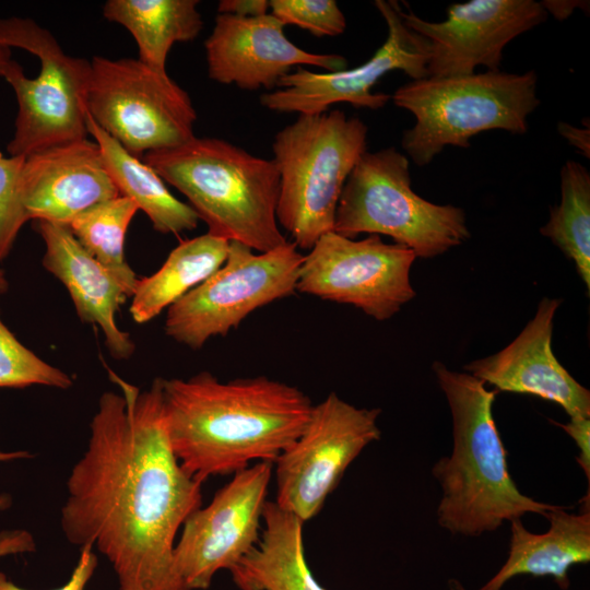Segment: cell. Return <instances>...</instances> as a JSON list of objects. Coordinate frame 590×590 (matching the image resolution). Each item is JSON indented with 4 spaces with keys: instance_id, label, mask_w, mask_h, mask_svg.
<instances>
[{
    "instance_id": "9",
    "label": "cell",
    "mask_w": 590,
    "mask_h": 590,
    "mask_svg": "<svg viewBox=\"0 0 590 590\" xmlns=\"http://www.w3.org/2000/svg\"><path fill=\"white\" fill-rule=\"evenodd\" d=\"M90 63L87 113L129 153L139 157L196 137L191 98L166 71L132 58L95 56Z\"/></svg>"
},
{
    "instance_id": "36",
    "label": "cell",
    "mask_w": 590,
    "mask_h": 590,
    "mask_svg": "<svg viewBox=\"0 0 590 590\" xmlns=\"http://www.w3.org/2000/svg\"><path fill=\"white\" fill-rule=\"evenodd\" d=\"M12 60L11 48L0 43V78H3L7 68Z\"/></svg>"
},
{
    "instance_id": "3",
    "label": "cell",
    "mask_w": 590,
    "mask_h": 590,
    "mask_svg": "<svg viewBox=\"0 0 590 590\" xmlns=\"http://www.w3.org/2000/svg\"><path fill=\"white\" fill-rule=\"evenodd\" d=\"M433 371L452 417V451L440 458L432 473L441 486L437 521L451 534L479 536L526 514L546 518L556 505L522 494L511 479L493 417L498 393L468 373L434 362Z\"/></svg>"
},
{
    "instance_id": "7",
    "label": "cell",
    "mask_w": 590,
    "mask_h": 590,
    "mask_svg": "<svg viewBox=\"0 0 590 590\" xmlns=\"http://www.w3.org/2000/svg\"><path fill=\"white\" fill-rule=\"evenodd\" d=\"M333 232L351 239L386 235L421 258L439 256L471 236L461 208L432 203L413 191L409 160L396 148L362 155L342 189Z\"/></svg>"
},
{
    "instance_id": "24",
    "label": "cell",
    "mask_w": 590,
    "mask_h": 590,
    "mask_svg": "<svg viewBox=\"0 0 590 590\" xmlns=\"http://www.w3.org/2000/svg\"><path fill=\"white\" fill-rule=\"evenodd\" d=\"M197 0H108L103 14L130 32L139 49V60L166 71L173 45L193 40L203 22Z\"/></svg>"
},
{
    "instance_id": "37",
    "label": "cell",
    "mask_w": 590,
    "mask_h": 590,
    "mask_svg": "<svg viewBox=\"0 0 590 590\" xmlns=\"http://www.w3.org/2000/svg\"><path fill=\"white\" fill-rule=\"evenodd\" d=\"M32 455L28 451L17 450V451H2L0 450V462L3 461H13L20 459H28Z\"/></svg>"
},
{
    "instance_id": "30",
    "label": "cell",
    "mask_w": 590,
    "mask_h": 590,
    "mask_svg": "<svg viewBox=\"0 0 590 590\" xmlns=\"http://www.w3.org/2000/svg\"><path fill=\"white\" fill-rule=\"evenodd\" d=\"M93 546L87 544L81 547L78 563L69 580L60 588L54 590H85L88 581L93 577L98 559ZM0 590H25L8 579L7 575L0 571Z\"/></svg>"
},
{
    "instance_id": "17",
    "label": "cell",
    "mask_w": 590,
    "mask_h": 590,
    "mask_svg": "<svg viewBox=\"0 0 590 590\" xmlns=\"http://www.w3.org/2000/svg\"><path fill=\"white\" fill-rule=\"evenodd\" d=\"M560 300L543 298L535 316L498 353L463 369L499 391L538 396L559 404L573 417H590V391L557 361L552 351L553 321Z\"/></svg>"
},
{
    "instance_id": "31",
    "label": "cell",
    "mask_w": 590,
    "mask_h": 590,
    "mask_svg": "<svg viewBox=\"0 0 590 590\" xmlns=\"http://www.w3.org/2000/svg\"><path fill=\"white\" fill-rule=\"evenodd\" d=\"M563 428L576 442L579 455L576 458L578 464L590 480V417H573L566 424L551 421Z\"/></svg>"
},
{
    "instance_id": "12",
    "label": "cell",
    "mask_w": 590,
    "mask_h": 590,
    "mask_svg": "<svg viewBox=\"0 0 590 590\" xmlns=\"http://www.w3.org/2000/svg\"><path fill=\"white\" fill-rule=\"evenodd\" d=\"M415 253L379 235L354 240L331 231L304 256L297 292L352 305L371 318H391L416 295L410 282Z\"/></svg>"
},
{
    "instance_id": "34",
    "label": "cell",
    "mask_w": 590,
    "mask_h": 590,
    "mask_svg": "<svg viewBox=\"0 0 590 590\" xmlns=\"http://www.w3.org/2000/svg\"><path fill=\"white\" fill-rule=\"evenodd\" d=\"M558 132L574 146L589 157V128H576L571 125L559 122Z\"/></svg>"
},
{
    "instance_id": "8",
    "label": "cell",
    "mask_w": 590,
    "mask_h": 590,
    "mask_svg": "<svg viewBox=\"0 0 590 590\" xmlns=\"http://www.w3.org/2000/svg\"><path fill=\"white\" fill-rule=\"evenodd\" d=\"M0 43L27 50L40 61L35 79H28L15 60L3 74L17 101L9 154L27 156L87 139L90 61L67 55L52 34L31 19H0Z\"/></svg>"
},
{
    "instance_id": "5",
    "label": "cell",
    "mask_w": 590,
    "mask_h": 590,
    "mask_svg": "<svg viewBox=\"0 0 590 590\" xmlns=\"http://www.w3.org/2000/svg\"><path fill=\"white\" fill-rule=\"evenodd\" d=\"M367 132L359 118L328 110L298 115L275 134L276 220L297 248L309 250L333 231L342 189L367 151Z\"/></svg>"
},
{
    "instance_id": "21",
    "label": "cell",
    "mask_w": 590,
    "mask_h": 590,
    "mask_svg": "<svg viewBox=\"0 0 590 590\" xmlns=\"http://www.w3.org/2000/svg\"><path fill=\"white\" fill-rule=\"evenodd\" d=\"M304 522L267 502L257 545L229 573L240 590H326L305 556Z\"/></svg>"
},
{
    "instance_id": "29",
    "label": "cell",
    "mask_w": 590,
    "mask_h": 590,
    "mask_svg": "<svg viewBox=\"0 0 590 590\" xmlns=\"http://www.w3.org/2000/svg\"><path fill=\"white\" fill-rule=\"evenodd\" d=\"M24 161L25 156L5 157L0 150V262L8 257L21 228L30 221L21 190Z\"/></svg>"
},
{
    "instance_id": "19",
    "label": "cell",
    "mask_w": 590,
    "mask_h": 590,
    "mask_svg": "<svg viewBox=\"0 0 590 590\" xmlns=\"http://www.w3.org/2000/svg\"><path fill=\"white\" fill-rule=\"evenodd\" d=\"M35 227L45 244L43 266L64 285L79 318L101 328L114 358L131 357L135 345L116 322V312L128 297L121 283L79 244L68 226L36 221Z\"/></svg>"
},
{
    "instance_id": "20",
    "label": "cell",
    "mask_w": 590,
    "mask_h": 590,
    "mask_svg": "<svg viewBox=\"0 0 590 590\" xmlns=\"http://www.w3.org/2000/svg\"><path fill=\"white\" fill-rule=\"evenodd\" d=\"M583 502L580 514H569L565 507L555 506L547 512L550 528L542 534L527 530L520 519L511 520L508 557L480 590H502L519 575L550 576L560 589H567L570 567L590 560L589 494Z\"/></svg>"
},
{
    "instance_id": "15",
    "label": "cell",
    "mask_w": 590,
    "mask_h": 590,
    "mask_svg": "<svg viewBox=\"0 0 590 590\" xmlns=\"http://www.w3.org/2000/svg\"><path fill=\"white\" fill-rule=\"evenodd\" d=\"M399 8L404 24L427 39V75L473 74L477 66L498 71L505 46L543 23L547 12L534 0H471L452 3L442 22H427L409 5Z\"/></svg>"
},
{
    "instance_id": "22",
    "label": "cell",
    "mask_w": 590,
    "mask_h": 590,
    "mask_svg": "<svg viewBox=\"0 0 590 590\" xmlns=\"http://www.w3.org/2000/svg\"><path fill=\"white\" fill-rule=\"evenodd\" d=\"M86 126L120 196L132 200L156 232L178 235L198 226L200 220L193 209L174 197L152 167L103 131L88 113Z\"/></svg>"
},
{
    "instance_id": "4",
    "label": "cell",
    "mask_w": 590,
    "mask_h": 590,
    "mask_svg": "<svg viewBox=\"0 0 590 590\" xmlns=\"http://www.w3.org/2000/svg\"><path fill=\"white\" fill-rule=\"evenodd\" d=\"M143 162L179 190L208 233L258 252L287 243L276 220L280 176L273 160L217 138H198L143 154Z\"/></svg>"
},
{
    "instance_id": "11",
    "label": "cell",
    "mask_w": 590,
    "mask_h": 590,
    "mask_svg": "<svg viewBox=\"0 0 590 590\" xmlns=\"http://www.w3.org/2000/svg\"><path fill=\"white\" fill-rule=\"evenodd\" d=\"M380 412L356 408L335 392L314 404L302 434L273 462L275 504L304 523L317 516L349 465L380 438Z\"/></svg>"
},
{
    "instance_id": "38",
    "label": "cell",
    "mask_w": 590,
    "mask_h": 590,
    "mask_svg": "<svg viewBox=\"0 0 590 590\" xmlns=\"http://www.w3.org/2000/svg\"><path fill=\"white\" fill-rule=\"evenodd\" d=\"M447 590H468L459 580L449 579Z\"/></svg>"
},
{
    "instance_id": "35",
    "label": "cell",
    "mask_w": 590,
    "mask_h": 590,
    "mask_svg": "<svg viewBox=\"0 0 590 590\" xmlns=\"http://www.w3.org/2000/svg\"><path fill=\"white\" fill-rule=\"evenodd\" d=\"M583 1H542L541 4L547 13H552L557 20L568 17L573 11L582 5Z\"/></svg>"
},
{
    "instance_id": "18",
    "label": "cell",
    "mask_w": 590,
    "mask_h": 590,
    "mask_svg": "<svg viewBox=\"0 0 590 590\" xmlns=\"http://www.w3.org/2000/svg\"><path fill=\"white\" fill-rule=\"evenodd\" d=\"M21 190L28 220L66 226L87 209L120 196L97 143L88 139L25 156Z\"/></svg>"
},
{
    "instance_id": "10",
    "label": "cell",
    "mask_w": 590,
    "mask_h": 590,
    "mask_svg": "<svg viewBox=\"0 0 590 590\" xmlns=\"http://www.w3.org/2000/svg\"><path fill=\"white\" fill-rule=\"evenodd\" d=\"M303 260L292 241L258 253L229 241L224 263L167 309L166 335L192 350L226 335L256 309L297 292Z\"/></svg>"
},
{
    "instance_id": "32",
    "label": "cell",
    "mask_w": 590,
    "mask_h": 590,
    "mask_svg": "<svg viewBox=\"0 0 590 590\" xmlns=\"http://www.w3.org/2000/svg\"><path fill=\"white\" fill-rule=\"evenodd\" d=\"M35 550L33 535L25 530L0 532V557L28 553Z\"/></svg>"
},
{
    "instance_id": "33",
    "label": "cell",
    "mask_w": 590,
    "mask_h": 590,
    "mask_svg": "<svg viewBox=\"0 0 590 590\" xmlns=\"http://www.w3.org/2000/svg\"><path fill=\"white\" fill-rule=\"evenodd\" d=\"M219 14L236 16H259L270 13L268 0H222L217 7Z\"/></svg>"
},
{
    "instance_id": "23",
    "label": "cell",
    "mask_w": 590,
    "mask_h": 590,
    "mask_svg": "<svg viewBox=\"0 0 590 590\" xmlns=\"http://www.w3.org/2000/svg\"><path fill=\"white\" fill-rule=\"evenodd\" d=\"M228 246L210 233L181 241L156 272L138 279L130 305L133 321H151L206 280L226 260Z\"/></svg>"
},
{
    "instance_id": "40",
    "label": "cell",
    "mask_w": 590,
    "mask_h": 590,
    "mask_svg": "<svg viewBox=\"0 0 590 590\" xmlns=\"http://www.w3.org/2000/svg\"><path fill=\"white\" fill-rule=\"evenodd\" d=\"M11 505V497L7 494L0 495V510L8 508Z\"/></svg>"
},
{
    "instance_id": "27",
    "label": "cell",
    "mask_w": 590,
    "mask_h": 590,
    "mask_svg": "<svg viewBox=\"0 0 590 590\" xmlns=\"http://www.w3.org/2000/svg\"><path fill=\"white\" fill-rule=\"evenodd\" d=\"M34 385L64 390L73 385V380L69 374L23 345L0 318V388Z\"/></svg>"
},
{
    "instance_id": "28",
    "label": "cell",
    "mask_w": 590,
    "mask_h": 590,
    "mask_svg": "<svg viewBox=\"0 0 590 590\" xmlns=\"http://www.w3.org/2000/svg\"><path fill=\"white\" fill-rule=\"evenodd\" d=\"M270 13L284 25H296L317 37L344 32L346 19L334 0H271Z\"/></svg>"
},
{
    "instance_id": "39",
    "label": "cell",
    "mask_w": 590,
    "mask_h": 590,
    "mask_svg": "<svg viewBox=\"0 0 590 590\" xmlns=\"http://www.w3.org/2000/svg\"><path fill=\"white\" fill-rule=\"evenodd\" d=\"M8 287H9V282L5 278L4 272L0 269V294L5 293Z\"/></svg>"
},
{
    "instance_id": "1",
    "label": "cell",
    "mask_w": 590,
    "mask_h": 590,
    "mask_svg": "<svg viewBox=\"0 0 590 590\" xmlns=\"http://www.w3.org/2000/svg\"><path fill=\"white\" fill-rule=\"evenodd\" d=\"M121 392H104L82 457L67 481L60 527L111 564L120 590H189L176 571V538L202 506V483L170 447L162 378L149 389L109 370Z\"/></svg>"
},
{
    "instance_id": "25",
    "label": "cell",
    "mask_w": 590,
    "mask_h": 590,
    "mask_svg": "<svg viewBox=\"0 0 590 590\" xmlns=\"http://www.w3.org/2000/svg\"><path fill=\"white\" fill-rule=\"evenodd\" d=\"M560 203L550 208V219L541 227L590 288V174L578 162L567 161L560 170Z\"/></svg>"
},
{
    "instance_id": "26",
    "label": "cell",
    "mask_w": 590,
    "mask_h": 590,
    "mask_svg": "<svg viewBox=\"0 0 590 590\" xmlns=\"http://www.w3.org/2000/svg\"><path fill=\"white\" fill-rule=\"evenodd\" d=\"M138 211L132 200L118 196L87 209L68 225L79 244L117 278L128 297L138 278L126 260L125 239Z\"/></svg>"
},
{
    "instance_id": "6",
    "label": "cell",
    "mask_w": 590,
    "mask_h": 590,
    "mask_svg": "<svg viewBox=\"0 0 590 590\" xmlns=\"http://www.w3.org/2000/svg\"><path fill=\"white\" fill-rule=\"evenodd\" d=\"M536 74L486 71L468 75L427 76L400 86L393 103L412 113L413 128L402 148L418 166L429 164L445 146L468 148L487 130L523 134L528 116L540 105Z\"/></svg>"
},
{
    "instance_id": "16",
    "label": "cell",
    "mask_w": 590,
    "mask_h": 590,
    "mask_svg": "<svg viewBox=\"0 0 590 590\" xmlns=\"http://www.w3.org/2000/svg\"><path fill=\"white\" fill-rule=\"evenodd\" d=\"M284 24L271 13L259 16L219 14L204 42L208 75L221 84L255 91L271 90L292 68L315 66L337 72L346 69L340 55L316 54L294 45Z\"/></svg>"
},
{
    "instance_id": "13",
    "label": "cell",
    "mask_w": 590,
    "mask_h": 590,
    "mask_svg": "<svg viewBox=\"0 0 590 590\" xmlns=\"http://www.w3.org/2000/svg\"><path fill=\"white\" fill-rule=\"evenodd\" d=\"M273 462H257L233 474L206 506L181 527L175 568L189 590H206L220 570H231L259 542Z\"/></svg>"
},
{
    "instance_id": "14",
    "label": "cell",
    "mask_w": 590,
    "mask_h": 590,
    "mask_svg": "<svg viewBox=\"0 0 590 590\" xmlns=\"http://www.w3.org/2000/svg\"><path fill=\"white\" fill-rule=\"evenodd\" d=\"M374 4L387 23L388 36L369 60L352 69L328 73L298 67L281 79L279 88L261 95V105L270 110L299 115L324 113L338 103L376 110L391 96L374 93L371 88L388 72L401 70L412 80L427 78V39L404 24L398 1L376 0Z\"/></svg>"
},
{
    "instance_id": "2",
    "label": "cell",
    "mask_w": 590,
    "mask_h": 590,
    "mask_svg": "<svg viewBox=\"0 0 590 590\" xmlns=\"http://www.w3.org/2000/svg\"><path fill=\"white\" fill-rule=\"evenodd\" d=\"M161 381L173 452L201 482L274 462L302 434L314 408L297 387L266 376L221 381L201 371Z\"/></svg>"
}]
</instances>
